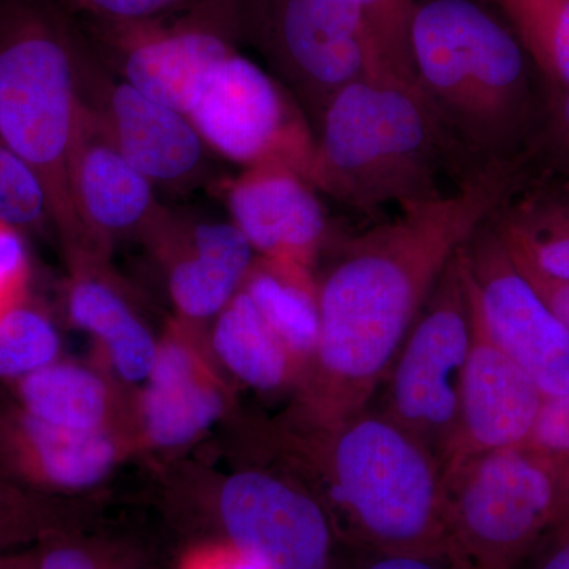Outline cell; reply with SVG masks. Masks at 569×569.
Returning a JSON list of instances; mask_svg holds the SVG:
<instances>
[{
    "instance_id": "6da1fadb",
    "label": "cell",
    "mask_w": 569,
    "mask_h": 569,
    "mask_svg": "<svg viewBox=\"0 0 569 569\" xmlns=\"http://www.w3.org/2000/svg\"><path fill=\"white\" fill-rule=\"evenodd\" d=\"M527 170L526 153L490 163L456 192L335 238L331 260L317 274L320 337L295 415L331 422L370 407L449 261Z\"/></svg>"
},
{
    "instance_id": "7a4b0ae2",
    "label": "cell",
    "mask_w": 569,
    "mask_h": 569,
    "mask_svg": "<svg viewBox=\"0 0 569 569\" xmlns=\"http://www.w3.org/2000/svg\"><path fill=\"white\" fill-rule=\"evenodd\" d=\"M263 436L279 470L323 505L340 545L448 553L443 466L377 408L331 422L290 411Z\"/></svg>"
},
{
    "instance_id": "3957f363",
    "label": "cell",
    "mask_w": 569,
    "mask_h": 569,
    "mask_svg": "<svg viewBox=\"0 0 569 569\" xmlns=\"http://www.w3.org/2000/svg\"><path fill=\"white\" fill-rule=\"evenodd\" d=\"M410 51L419 91L471 162L526 153L542 80L490 0H415Z\"/></svg>"
},
{
    "instance_id": "277c9868",
    "label": "cell",
    "mask_w": 569,
    "mask_h": 569,
    "mask_svg": "<svg viewBox=\"0 0 569 569\" xmlns=\"http://www.w3.org/2000/svg\"><path fill=\"white\" fill-rule=\"evenodd\" d=\"M489 167V164H488ZM479 168L419 91L396 77H372L348 86L329 107L316 132L309 182L339 203L373 216L443 197Z\"/></svg>"
},
{
    "instance_id": "5b68a950",
    "label": "cell",
    "mask_w": 569,
    "mask_h": 569,
    "mask_svg": "<svg viewBox=\"0 0 569 569\" xmlns=\"http://www.w3.org/2000/svg\"><path fill=\"white\" fill-rule=\"evenodd\" d=\"M80 111V58L61 29L36 7L0 6V140L40 176L71 263L93 247L71 189Z\"/></svg>"
},
{
    "instance_id": "8992f818",
    "label": "cell",
    "mask_w": 569,
    "mask_h": 569,
    "mask_svg": "<svg viewBox=\"0 0 569 569\" xmlns=\"http://www.w3.org/2000/svg\"><path fill=\"white\" fill-rule=\"evenodd\" d=\"M448 552L475 569H515L569 512V462L519 445L443 468Z\"/></svg>"
},
{
    "instance_id": "52a82bcc",
    "label": "cell",
    "mask_w": 569,
    "mask_h": 569,
    "mask_svg": "<svg viewBox=\"0 0 569 569\" xmlns=\"http://www.w3.org/2000/svg\"><path fill=\"white\" fill-rule=\"evenodd\" d=\"M460 252L397 351L377 408L425 443L441 466L458 426L460 388L473 342V305Z\"/></svg>"
},
{
    "instance_id": "ba28073f",
    "label": "cell",
    "mask_w": 569,
    "mask_h": 569,
    "mask_svg": "<svg viewBox=\"0 0 569 569\" xmlns=\"http://www.w3.org/2000/svg\"><path fill=\"white\" fill-rule=\"evenodd\" d=\"M250 21L277 80L316 132L348 86L395 77L355 0H252Z\"/></svg>"
},
{
    "instance_id": "9c48e42d",
    "label": "cell",
    "mask_w": 569,
    "mask_h": 569,
    "mask_svg": "<svg viewBox=\"0 0 569 569\" xmlns=\"http://www.w3.org/2000/svg\"><path fill=\"white\" fill-rule=\"evenodd\" d=\"M187 118L209 149L246 170L282 167L309 181L316 130L282 82L239 54L206 78Z\"/></svg>"
},
{
    "instance_id": "30bf717a",
    "label": "cell",
    "mask_w": 569,
    "mask_h": 569,
    "mask_svg": "<svg viewBox=\"0 0 569 569\" xmlns=\"http://www.w3.org/2000/svg\"><path fill=\"white\" fill-rule=\"evenodd\" d=\"M217 512L227 545L264 569H335L340 545L331 519L306 486L280 470L224 478Z\"/></svg>"
},
{
    "instance_id": "8fae6325",
    "label": "cell",
    "mask_w": 569,
    "mask_h": 569,
    "mask_svg": "<svg viewBox=\"0 0 569 569\" xmlns=\"http://www.w3.org/2000/svg\"><path fill=\"white\" fill-rule=\"evenodd\" d=\"M468 283L493 343L545 396L569 392V332L512 260L489 219L462 247Z\"/></svg>"
},
{
    "instance_id": "7c38bea8",
    "label": "cell",
    "mask_w": 569,
    "mask_h": 569,
    "mask_svg": "<svg viewBox=\"0 0 569 569\" xmlns=\"http://www.w3.org/2000/svg\"><path fill=\"white\" fill-rule=\"evenodd\" d=\"M81 100L110 140L153 186H178L200 174L208 146L183 112L157 102L123 78L80 59Z\"/></svg>"
},
{
    "instance_id": "4fadbf2b",
    "label": "cell",
    "mask_w": 569,
    "mask_h": 569,
    "mask_svg": "<svg viewBox=\"0 0 569 569\" xmlns=\"http://www.w3.org/2000/svg\"><path fill=\"white\" fill-rule=\"evenodd\" d=\"M471 305L473 342L460 388L458 426L443 468L482 452L526 443L545 399L529 373L490 339L473 293Z\"/></svg>"
},
{
    "instance_id": "5bb4252c",
    "label": "cell",
    "mask_w": 569,
    "mask_h": 569,
    "mask_svg": "<svg viewBox=\"0 0 569 569\" xmlns=\"http://www.w3.org/2000/svg\"><path fill=\"white\" fill-rule=\"evenodd\" d=\"M318 190L301 174L282 167H258L224 189L231 222L257 257L316 269L335 241Z\"/></svg>"
},
{
    "instance_id": "9a60e30c",
    "label": "cell",
    "mask_w": 569,
    "mask_h": 569,
    "mask_svg": "<svg viewBox=\"0 0 569 569\" xmlns=\"http://www.w3.org/2000/svg\"><path fill=\"white\" fill-rule=\"evenodd\" d=\"M118 430L78 432L11 406L0 408V478L56 497L92 488L126 451Z\"/></svg>"
},
{
    "instance_id": "2e32d148",
    "label": "cell",
    "mask_w": 569,
    "mask_h": 569,
    "mask_svg": "<svg viewBox=\"0 0 569 569\" xmlns=\"http://www.w3.org/2000/svg\"><path fill=\"white\" fill-rule=\"evenodd\" d=\"M227 387L189 321L168 329L138 403L146 441L157 448L192 443L227 410Z\"/></svg>"
},
{
    "instance_id": "e0dca14e",
    "label": "cell",
    "mask_w": 569,
    "mask_h": 569,
    "mask_svg": "<svg viewBox=\"0 0 569 569\" xmlns=\"http://www.w3.org/2000/svg\"><path fill=\"white\" fill-rule=\"evenodd\" d=\"M71 189L93 247L116 236L151 231L162 217L153 183L116 148L82 100L71 153Z\"/></svg>"
},
{
    "instance_id": "ac0fdd59",
    "label": "cell",
    "mask_w": 569,
    "mask_h": 569,
    "mask_svg": "<svg viewBox=\"0 0 569 569\" xmlns=\"http://www.w3.org/2000/svg\"><path fill=\"white\" fill-rule=\"evenodd\" d=\"M257 253L233 222H200L176 234L168 274L183 321L216 318L241 290Z\"/></svg>"
},
{
    "instance_id": "d6986e66",
    "label": "cell",
    "mask_w": 569,
    "mask_h": 569,
    "mask_svg": "<svg viewBox=\"0 0 569 569\" xmlns=\"http://www.w3.org/2000/svg\"><path fill=\"white\" fill-rule=\"evenodd\" d=\"M489 224L520 268L569 280V179L529 163Z\"/></svg>"
},
{
    "instance_id": "ffe728a7",
    "label": "cell",
    "mask_w": 569,
    "mask_h": 569,
    "mask_svg": "<svg viewBox=\"0 0 569 569\" xmlns=\"http://www.w3.org/2000/svg\"><path fill=\"white\" fill-rule=\"evenodd\" d=\"M233 52L230 40L204 29L148 32L123 47L119 71L138 91L186 114L206 78Z\"/></svg>"
},
{
    "instance_id": "44dd1931",
    "label": "cell",
    "mask_w": 569,
    "mask_h": 569,
    "mask_svg": "<svg viewBox=\"0 0 569 569\" xmlns=\"http://www.w3.org/2000/svg\"><path fill=\"white\" fill-rule=\"evenodd\" d=\"M211 342L217 361L257 391L299 387L306 376L305 367L266 323L244 290L216 317Z\"/></svg>"
},
{
    "instance_id": "7402d4cb",
    "label": "cell",
    "mask_w": 569,
    "mask_h": 569,
    "mask_svg": "<svg viewBox=\"0 0 569 569\" xmlns=\"http://www.w3.org/2000/svg\"><path fill=\"white\" fill-rule=\"evenodd\" d=\"M14 406L31 417L78 432L118 429V400L99 372L58 361L10 385Z\"/></svg>"
},
{
    "instance_id": "603a6c76",
    "label": "cell",
    "mask_w": 569,
    "mask_h": 569,
    "mask_svg": "<svg viewBox=\"0 0 569 569\" xmlns=\"http://www.w3.org/2000/svg\"><path fill=\"white\" fill-rule=\"evenodd\" d=\"M67 306L70 320L99 342L121 380H148L159 342L118 291L103 280L74 271Z\"/></svg>"
},
{
    "instance_id": "cb8c5ba5",
    "label": "cell",
    "mask_w": 569,
    "mask_h": 569,
    "mask_svg": "<svg viewBox=\"0 0 569 569\" xmlns=\"http://www.w3.org/2000/svg\"><path fill=\"white\" fill-rule=\"evenodd\" d=\"M241 290L307 373L320 337L316 269L257 257Z\"/></svg>"
},
{
    "instance_id": "d4e9b609",
    "label": "cell",
    "mask_w": 569,
    "mask_h": 569,
    "mask_svg": "<svg viewBox=\"0 0 569 569\" xmlns=\"http://www.w3.org/2000/svg\"><path fill=\"white\" fill-rule=\"evenodd\" d=\"M515 29L542 81L569 89V0H490Z\"/></svg>"
},
{
    "instance_id": "484cf974",
    "label": "cell",
    "mask_w": 569,
    "mask_h": 569,
    "mask_svg": "<svg viewBox=\"0 0 569 569\" xmlns=\"http://www.w3.org/2000/svg\"><path fill=\"white\" fill-rule=\"evenodd\" d=\"M59 356L58 329L29 299L0 320V383H17L58 361Z\"/></svg>"
},
{
    "instance_id": "4316f807",
    "label": "cell",
    "mask_w": 569,
    "mask_h": 569,
    "mask_svg": "<svg viewBox=\"0 0 569 569\" xmlns=\"http://www.w3.org/2000/svg\"><path fill=\"white\" fill-rule=\"evenodd\" d=\"M67 507L58 497L33 492L0 478V552L33 548L67 531Z\"/></svg>"
},
{
    "instance_id": "83f0119b",
    "label": "cell",
    "mask_w": 569,
    "mask_h": 569,
    "mask_svg": "<svg viewBox=\"0 0 569 569\" xmlns=\"http://www.w3.org/2000/svg\"><path fill=\"white\" fill-rule=\"evenodd\" d=\"M0 220L20 231L54 228L50 197L36 170L0 140Z\"/></svg>"
},
{
    "instance_id": "f1b7e54d",
    "label": "cell",
    "mask_w": 569,
    "mask_h": 569,
    "mask_svg": "<svg viewBox=\"0 0 569 569\" xmlns=\"http://www.w3.org/2000/svg\"><path fill=\"white\" fill-rule=\"evenodd\" d=\"M526 153L531 167L569 179V89L542 81L541 104Z\"/></svg>"
},
{
    "instance_id": "f546056e",
    "label": "cell",
    "mask_w": 569,
    "mask_h": 569,
    "mask_svg": "<svg viewBox=\"0 0 569 569\" xmlns=\"http://www.w3.org/2000/svg\"><path fill=\"white\" fill-rule=\"evenodd\" d=\"M389 71L400 80L415 82L410 51V26L415 0H355Z\"/></svg>"
},
{
    "instance_id": "4dcf8cb0",
    "label": "cell",
    "mask_w": 569,
    "mask_h": 569,
    "mask_svg": "<svg viewBox=\"0 0 569 569\" xmlns=\"http://www.w3.org/2000/svg\"><path fill=\"white\" fill-rule=\"evenodd\" d=\"M31 274L22 231L0 220V320L28 301Z\"/></svg>"
},
{
    "instance_id": "1f68e13d",
    "label": "cell",
    "mask_w": 569,
    "mask_h": 569,
    "mask_svg": "<svg viewBox=\"0 0 569 569\" xmlns=\"http://www.w3.org/2000/svg\"><path fill=\"white\" fill-rule=\"evenodd\" d=\"M523 445L569 462V392L545 396Z\"/></svg>"
},
{
    "instance_id": "d6a6232c",
    "label": "cell",
    "mask_w": 569,
    "mask_h": 569,
    "mask_svg": "<svg viewBox=\"0 0 569 569\" xmlns=\"http://www.w3.org/2000/svg\"><path fill=\"white\" fill-rule=\"evenodd\" d=\"M335 569H459L448 553L380 552V550L340 548Z\"/></svg>"
},
{
    "instance_id": "836d02e7",
    "label": "cell",
    "mask_w": 569,
    "mask_h": 569,
    "mask_svg": "<svg viewBox=\"0 0 569 569\" xmlns=\"http://www.w3.org/2000/svg\"><path fill=\"white\" fill-rule=\"evenodd\" d=\"M31 569H110L99 553L74 541L67 531L51 535L32 548Z\"/></svg>"
},
{
    "instance_id": "e575fe53",
    "label": "cell",
    "mask_w": 569,
    "mask_h": 569,
    "mask_svg": "<svg viewBox=\"0 0 569 569\" xmlns=\"http://www.w3.org/2000/svg\"><path fill=\"white\" fill-rule=\"evenodd\" d=\"M97 13L116 20H146L174 9L181 0H81Z\"/></svg>"
},
{
    "instance_id": "d590c367",
    "label": "cell",
    "mask_w": 569,
    "mask_h": 569,
    "mask_svg": "<svg viewBox=\"0 0 569 569\" xmlns=\"http://www.w3.org/2000/svg\"><path fill=\"white\" fill-rule=\"evenodd\" d=\"M531 569H569V512L535 548Z\"/></svg>"
},
{
    "instance_id": "8d00e7d4",
    "label": "cell",
    "mask_w": 569,
    "mask_h": 569,
    "mask_svg": "<svg viewBox=\"0 0 569 569\" xmlns=\"http://www.w3.org/2000/svg\"><path fill=\"white\" fill-rule=\"evenodd\" d=\"M182 569H264L253 560L247 559L230 545L208 546L194 550L183 561Z\"/></svg>"
},
{
    "instance_id": "74e56055",
    "label": "cell",
    "mask_w": 569,
    "mask_h": 569,
    "mask_svg": "<svg viewBox=\"0 0 569 569\" xmlns=\"http://www.w3.org/2000/svg\"><path fill=\"white\" fill-rule=\"evenodd\" d=\"M518 268L529 279L537 293L541 296L550 312L559 318L560 323L569 332V280L552 279V277L539 274L530 269L520 268L519 264Z\"/></svg>"
},
{
    "instance_id": "f35d334b",
    "label": "cell",
    "mask_w": 569,
    "mask_h": 569,
    "mask_svg": "<svg viewBox=\"0 0 569 569\" xmlns=\"http://www.w3.org/2000/svg\"><path fill=\"white\" fill-rule=\"evenodd\" d=\"M32 548L0 552V569H31Z\"/></svg>"
},
{
    "instance_id": "ab89813d",
    "label": "cell",
    "mask_w": 569,
    "mask_h": 569,
    "mask_svg": "<svg viewBox=\"0 0 569 569\" xmlns=\"http://www.w3.org/2000/svg\"><path fill=\"white\" fill-rule=\"evenodd\" d=\"M456 561H458V560H456ZM458 565H459V569H475V568L467 567V565L460 563V561H458Z\"/></svg>"
}]
</instances>
